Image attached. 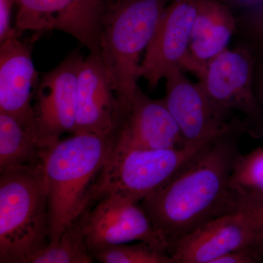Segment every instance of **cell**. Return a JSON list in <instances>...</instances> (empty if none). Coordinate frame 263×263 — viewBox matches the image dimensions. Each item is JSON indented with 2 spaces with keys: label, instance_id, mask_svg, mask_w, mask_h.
<instances>
[{
  "label": "cell",
  "instance_id": "obj_1",
  "mask_svg": "<svg viewBox=\"0 0 263 263\" xmlns=\"http://www.w3.org/2000/svg\"><path fill=\"white\" fill-rule=\"evenodd\" d=\"M246 135L239 117L231 127L199 151L168 181L141 200L170 254L186 235L231 212L229 180ZM171 256V255H170Z\"/></svg>",
  "mask_w": 263,
  "mask_h": 263
},
{
  "label": "cell",
  "instance_id": "obj_2",
  "mask_svg": "<svg viewBox=\"0 0 263 263\" xmlns=\"http://www.w3.org/2000/svg\"><path fill=\"white\" fill-rule=\"evenodd\" d=\"M108 137L78 133L48 150L43 167L48 183L49 243H56L66 228L84 212L108 158Z\"/></svg>",
  "mask_w": 263,
  "mask_h": 263
},
{
  "label": "cell",
  "instance_id": "obj_3",
  "mask_svg": "<svg viewBox=\"0 0 263 263\" xmlns=\"http://www.w3.org/2000/svg\"><path fill=\"white\" fill-rule=\"evenodd\" d=\"M0 174V262L31 263L49 243L43 162L11 167Z\"/></svg>",
  "mask_w": 263,
  "mask_h": 263
},
{
  "label": "cell",
  "instance_id": "obj_4",
  "mask_svg": "<svg viewBox=\"0 0 263 263\" xmlns=\"http://www.w3.org/2000/svg\"><path fill=\"white\" fill-rule=\"evenodd\" d=\"M172 0H114L104 18L101 59L119 100L131 98L140 59Z\"/></svg>",
  "mask_w": 263,
  "mask_h": 263
},
{
  "label": "cell",
  "instance_id": "obj_5",
  "mask_svg": "<svg viewBox=\"0 0 263 263\" xmlns=\"http://www.w3.org/2000/svg\"><path fill=\"white\" fill-rule=\"evenodd\" d=\"M256 59L251 48L235 44L208 63L197 83L218 117L228 122L238 116L246 135L262 139L263 105L253 84Z\"/></svg>",
  "mask_w": 263,
  "mask_h": 263
},
{
  "label": "cell",
  "instance_id": "obj_6",
  "mask_svg": "<svg viewBox=\"0 0 263 263\" xmlns=\"http://www.w3.org/2000/svg\"><path fill=\"white\" fill-rule=\"evenodd\" d=\"M208 143L165 149L110 148L91 199L112 194L138 203L168 181Z\"/></svg>",
  "mask_w": 263,
  "mask_h": 263
},
{
  "label": "cell",
  "instance_id": "obj_7",
  "mask_svg": "<svg viewBox=\"0 0 263 263\" xmlns=\"http://www.w3.org/2000/svg\"><path fill=\"white\" fill-rule=\"evenodd\" d=\"M15 27L43 34L57 30L70 34L101 58L104 18L114 0H14Z\"/></svg>",
  "mask_w": 263,
  "mask_h": 263
},
{
  "label": "cell",
  "instance_id": "obj_8",
  "mask_svg": "<svg viewBox=\"0 0 263 263\" xmlns=\"http://www.w3.org/2000/svg\"><path fill=\"white\" fill-rule=\"evenodd\" d=\"M83 59L76 50L40 77L32 105L33 133L46 149L54 146L65 133L74 134L78 73Z\"/></svg>",
  "mask_w": 263,
  "mask_h": 263
},
{
  "label": "cell",
  "instance_id": "obj_9",
  "mask_svg": "<svg viewBox=\"0 0 263 263\" xmlns=\"http://www.w3.org/2000/svg\"><path fill=\"white\" fill-rule=\"evenodd\" d=\"M109 138L112 149H165L186 146L164 99L150 98L139 86L131 98L119 100L117 122Z\"/></svg>",
  "mask_w": 263,
  "mask_h": 263
},
{
  "label": "cell",
  "instance_id": "obj_10",
  "mask_svg": "<svg viewBox=\"0 0 263 263\" xmlns=\"http://www.w3.org/2000/svg\"><path fill=\"white\" fill-rule=\"evenodd\" d=\"M84 238L91 254L110 246L135 241L146 242L167 252L141 205L112 194L98 197L88 208Z\"/></svg>",
  "mask_w": 263,
  "mask_h": 263
},
{
  "label": "cell",
  "instance_id": "obj_11",
  "mask_svg": "<svg viewBox=\"0 0 263 263\" xmlns=\"http://www.w3.org/2000/svg\"><path fill=\"white\" fill-rule=\"evenodd\" d=\"M250 247H263V231L245 213L233 211L186 235L170 255L173 263H214L221 256Z\"/></svg>",
  "mask_w": 263,
  "mask_h": 263
},
{
  "label": "cell",
  "instance_id": "obj_12",
  "mask_svg": "<svg viewBox=\"0 0 263 263\" xmlns=\"http://www.w3.org/2000/svg\"><path fill=\"white\" fill-rule=\"evenodd\" d=\"M197 5L198 0H172L164 10L138 70L150 89H157L173 69L183 71Z\"/></svg>",
  "mask_w": 263,
  "mask_h": 263
},
{
  "label": "cell",
  "instance_id": "obj_13",
  "mask_svg": "<svg viewBox=\"0 0 263 263\" xmlns=\"http://www.w3.org/2000/svg\"><path fill=\"white\" fill-rule=\"evenodd\" d=\"M41 35L34 32L24 41L14 36L0 43V112L14 117L34 137L32 100L41 76L32 51Z\"/></svg>",
  "mask_w": 263,
  "mask_h": 263
},
{
  "label": "cell",
  "instance_id": "obj_14",
  "mask_svg": "<svg viewBox=\"0 0 263 263\" xmlns=\"http://www.w3.org/2000/svg\"><path fill=\"white\" fill-rule=\"evenodd\" d=\"M176 67L164 78V101L179 126L184 144H204L228 130L235 118L226 122L218 117L198 83H193Z\"/></svg>",
  "mask_w": 263,
  "mask_h": 263
},
{
  "label": "cell",
  "instance_id": "obj_15",
  "mask_svg": "<svg viewBox=\"0 0 263 263\" xmlns=\"http://www.w3.org/2000/svg\"><path fill=\"white\" fill-rule=\"evenodd\" d=\"M119 100L102 59L89 53L79 67L74 134L95 133L108 137L118 117Z\"/></svg>",
  "mask_w": 263,
  "mask_h": 263
},
{
  "label": "cell",
  "instance_id": "obj_16",
  "mask_svg": "<svg viewBox=\"0 0 263 263\" xmlns=\"http://www.w3.org/2000/svg\"><path fill=\"white\" fill-rule=\"evenodd\" d=\"M237 30L234 12L219 0H198L183 71L199 77L218 55L228 49Z\"/></svg>",
  "mask_w": 263,
  "mask_h": 263
},
{
  "label": "cell",
  "instance_id": "obj_17",
  "mask_svg": "<svg viewBox=\"0 0 263 263\" xmlns=\"http://www.w3.org/2000/svg\"><path fill=\"white\" fill-rule=\"evenodd\" d=\"M47 152L16 119L0 112V172L43 163Z\"/></svg>",
  "mask_w": 263,
  "mask_h": 263
},
{
  "label": "cell",
  "instance_id": "obj_18",
  "mask_svg": "<svg viewBox=\"0 0 263 263\" xmlns=\"http://www.w3.org/2000/svg\"><path fill=\"white\" fill-rule=\"evenodd\" d=\"M87 207L60 236L56 243H48L31 263H91L95 260L86 247L84 226Z\"/></svg>",
  "mask_w": 263,
  "mask_h": 263
},
{
  "label": "cell",
  "instance_id": "obj_19",
  "mask_svg": "<svg viewBox=\"0 0 263 263\" xmlns=\"http://www.w3.org/2000/svg\"><path fill=\"white\" fill-rule=\"evenodd\" d=\"M91 255L101 263H173L167 251L143 241L110 246Z\"/></svg>",
  "mask_w": 263,
  "mask_h": 263
},
{
  "label": "cell",
  "instance_id": "obj_20",
  "mask_svg": "<svg viewBox=\"0 0 263 263\" xmlns=\"http://www.w3.org/2000/svg\"><path fill=\"white\" fill-rule=\"evenodd\" d=\"M229 188L235 193H263V147L240 154L230 176Z\"/></svg>",
  "mask_w": 263,
  "mask_h": 263
},
{
  "label": "cell",
  "instance_id": "obj_21",
  "mask_svg": "<svg viewBox=\"0 0 263 263\" xmlns=\"http://www.w3.org/2000/svg\"><path fill=\"white\" fill-rule=\"evenodd\" d=\"M235 44L245 45L263 57V3L237 16Z\"/></svg>",
  "mask_w": 263,
  "mask_h": 263
},
{
  "label": "cell",
  "instance_id": "obj_22",
  "mask_svg": "<svg viewBox=\"0 0 263 263\" xmlns=\"http://www.w3.org/2000/svg\"><path fill=\"white\" fill-rule=\"evenodd\" d=\"M231 202L232 212L240 211L245 213L252 218L263 231V193L231 191Z\"/></svg>",
  "mask_w": 263,
  "mask_h": 263
},
{
  "label": "cell",
  "instance_id": "obj_23",
  "mask_svg": "<svg viewBox=\"0 0 263 263\" xmlns=\"http://www.w3.org/2000/svg\"><path fill=\"white\" fill-rule=\"evenodd\" d=\"M263 262V247H250L233 251L221 256L214 263Z\"/></svg>",
  "mask_w": 263,
  "mask_h": 263
},
{
  "label": "cell",
  "instance_id": "obj_24",
  "mask_svg": "<svg viewBox=\"0 0 263 263\" xmlns=\"http://www.w3.org/2000/svg\"><path fill=\"white\" fill-rule=\"evenodd\" d=\"M14 0H0V43L8 38L20 36L21 31L12 27V10Z\"/></svg>",
  "mask_w": 263,
  "mask_h": 263
},
{
  "label": "cell",
  "instance_id": "obj_25",
  "mask_svg": "<svg viewBox=\"0 0 263 263\" xmlns=\"http://www.w3.org/2000/svg\"><path fill=\"white\" fill-rule=\"evenodd\" d=\"M257 55L254 72V90L257 100L263 105V57Z\"/></svg>",
  "mask_w": 263,
  "mask_h": 263
},
{
  "label": "cell",
  "instance_id": "obj_26",
  "mask_svg": "<svg viewBox=\"0 0 263 263\" xmlns=\"http://www.w3.org/2000/svg\"><path fill=\"white\" fill-rule=\"evenodd\" d=\"M229 7L230 9L234 10H243L250 9L254 7L262 4L263 0H219Z\"/></svg>",
  "mask_w": 263,
  "mask_h": 263
}]
</instances>
